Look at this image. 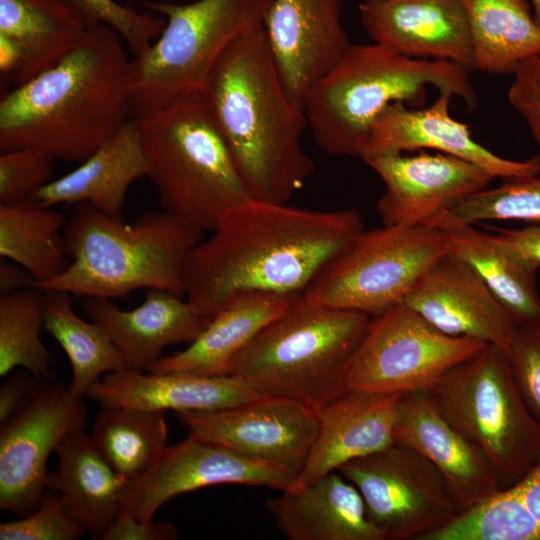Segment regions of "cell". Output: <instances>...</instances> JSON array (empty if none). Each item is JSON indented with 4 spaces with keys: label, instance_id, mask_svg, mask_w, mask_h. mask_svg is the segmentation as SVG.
<instances>
[{
    "label": "cell",
    "instance_id": "e0dca14e",
    "mask_svg": "<svg viewBox=\"0 0 540 540\" xmlns=\"http://www.w3.org/2000/svg\"><path fill=\"white\" fill-rule=\"evenodd\" d=\"M343 2L273 0L265 16L264 30L283 85L304 110L311 88L350 46Z\"/></svg>",
    "mask_w": 540,
    "mask_h": 540
},
{
    "label": "cell",
    "instance_id": "44dd1931",
    "mask_svg": "<svg viewBox=\"0 0 540 540\" xmlns=\"http://www.w3.org/2000/svg\"><path fill=\"white\" fill-rule=\"evenodd\" d=\"M452 96L440 92L430 106L422 108H412L403 102L388 105L374 121L360 158L433 149L475 163L494 178L505 180L540 174V154L528 160H510L477 143L470 126L450 115Z\"/></svg>",
    "mask_w": 540,
    "mask_h": 540
},
{
    "label": "cell",
    "instance_id": "7a4b0ae2",
    "mask_svg": "<svg viewBox=\"0 0 540 540\" xmlns=\"http://www.w3.org/2000/svg\"><path fill=\"white\" fill-rule=\"evenodd\" d=\"M130 61L115 30L94 26L56 64L1 95V152L86 160L130 119Z\"/></svg>",
    "mask_w": 540,
    "mask_h": 540
},
{
    "label": "cell",
    "instance_id": "3957f363",
    "mask_svg": "<svg viewBox=\"0 0 540 540\" xmlns=\"http://www.w3.org/2000/svg\"><path fill=\"white\" fill-rule=\"evenodd\" d=\"M250 198L289 203L314 172L305 110L289 97L263 27L225 49L201 91Z\"/></svg>",
    "mask_w": 540,
    "mask_h": 540
},
{
    "label": "cell",
    "instance_id": "1f68e13d",
    "mask_svg": "<svg viewBox=\"0 0 540 540\" xmlns=\"http://www.w3.org/2000/svg\"><path fill=\"white\" fill-rule=\"evenodd\" d=\"M66 218L31 200L0 204V256L25 268L33 287L62 274L70 259L65 251Z\"/></svg>",
    "mask_w": 540,
    "mask_h": 540
},
{
    "label": "cell",
    "instance_id": "7dc6e473",
    "mask_svg": "<svg viewBox=\"0 0 540 540\" xmlns=\"http://www.w3.org/2000/svg\"><path fill=\"white\" fill-rule=\"evenodd\" d=\"M513 488L540 523V459Z\"/></svg>",
    "mask_w": 540,
    "mask_h": 540
},
{
    "label": "cell",
    "instance_id": "74e56055",
    "mask_svg": "<svg viewBox=\"0 0 540 540\" xmlns=\"http://www.w3.org/2000/svg\"><path fill=\"white\" fill-rule=\"evenodd\" d=\"M86 533L63 497L50 489L45 490L34 512L0 524L1 540H76Z\"/></svg>",
    "mask_w": 540,
    "mask_h": 540
},
{
    "label": "cell",
    "instance_id": "7402d4cb",
    "mask_svg": "<svg viewBox=\"0 0 540 540\" xmlns=\"http://www.w3.org/2000/svg\"><path fill=\"white\" fill-rule=\"evenodd\" d=\"M81 307L107 332L126 369L137 371H147L165 347L191 343L212 318L185 297L160 289H146L144 301L130 310L95 297H82Z\"/></svg>",
    "mask_w": 540,
    "mask_h": 540
},
{
    "label": "cell",
    "instance_id": "7c38bea8",
    "mask_svg": "<svg viewBox=\"0 0 540 540\" xmlns=\"http://www.w3.org/2000/svg\"><path fill=\"white\" fill-rule=\"evenodd\" d=\"M337 471L358 489L368 518L385 540H422L458 514L437 468L397 442Z\"/></svg>",
    "mask_w": 540,
    "mask_h": 540
},
{
    "label": "cell",
    "instance_id": "8992f818",
    "mask_svg": "<svg viewBox=\"0 0 540 540\" xmlns=\"http://www.w3.org/2000/svg\"><path fill=\"white\" fill-rule=\"evenodd\" d=\"M370 316L314 303L298 295L234 358L228 375L265 396L313 408L349 391V362Z\"/></svg>",
    "mask_w": 540,
    "mask_h": 540
},
{
    "label": "cell",
    "instance_id": "681fc988",
    "mask_svg": "<svg viewBox=\"0 0 540 540\" xmlns=\"http://www.w3.org/2000/svg\"><path fill=\"white\" fill-rule=\"evenodd\" d=\"M535 332L540 336V327Z\"/></svg>",
    "mask_w": 540,
    "mask_h": 540
},
{
    "label": "cell",
    "instance_id": "83f0119b",
    "mask_svg": "<svg viewBox=\"0 0 540 540\" xmlns=\"http://www.w3.org/2000/svg\"><path fill=\"white\" fill-rule=\"evenodd\" d=\"M297 296L262 292L239 295L212 316L187 348L161 357L147 371L228 375L234 358Z\"/></svg>",
    "mask_w": 540,
    "mask_h": 540
},
{
    "label": "cell",
    "instance_id": "d590c367",
    "mask_svg": "<svg viewBox=\"0 0 540 540\" xmlns=\"http://www.w3.org/2000/svg\"><path fill=\"white\" fill-rule=\"evenodd\" d=\"M422 540H540V523L511 487L457 514Z\"/></svg>",
    "mask_w": 540,
    "mask_h": 540
},
{
    "label": "cell",
    "instance_id": "9c48e42d",
    "mask_svg": "<svg viewBox=\"0 0 540 540\" xmlns=\"http://www.w3.org/2000/svg\"><path fill=\"white\" fill-rule=\"evenodd\" d=\"M428 391L447 421L487 456L501 489L516 485L539 461L540 424L501 347L487 344Z\"/></svg>",
    "mask_w": 540,
    "mask_h": 540
},
{
    "label": "cell",
    "instance_id": "2e32d148",
    "mask_svg": "<svg viewBox=\"0 0 540 540\" xmlns=\"http://www.w3.org/2000/svg\"><path fill=\"white\" fill-rule=\"evenodd\" d=\"M362 160L386 190L377 204L385 226L421 225L483 189L494 177L481 166L445 153H380Z\"/></svg>",
    "mask_w": 540,
    "mask_h": 540
},
{
    "label": "cell",
    "instance_id": "f6af8a7d",
    "mask_svg": "<svg viewBox=\"0 0 540 540\" xmlns=\"http://www.w3.org/2000/svg\"><path fill=\"white\" fill-rule=\"evenodd\" d=\"M498 235L540 266V224H530L520 229L499 230Z\"/></svg>",
    "mask_w": 540,
    "mask_h": 540
},
{
    "label": "cell",
    "instance_id": "277c9868",
    "mask_svg": "<svg viewBox=\"0 0 540 540\" xmlns=\"http://www.w3.org/2000/svg\"><path fill=\"white\" fill-rule=\"evenodd\" d=\"M203 237V231L164 210L128 223L88 203L77 204L63 229L68 268L35 288L104 299L142 288L185 297L186 260Z\"/></svg>",
    "mask_w": 540,
    "mask_h": 540
},
{
    "label": "cell",
    "instance_id": "f35d334b",
    "mask_svg": "<svg viewBox=\"0 0 540 540\" xmlns=\"http://www.w3.org/2000/svg\"><path fill=\"white\" fill-rule=\"evenodd\" d=\"M96 24L115 30L134 57L146 50L163 31L166 20L152 12H138L114 0H75Z\"/></svg>",
    "mask_w": 540,
    "mask_h": 540
},
{
    "label": "cell",
    "instance_id": "603a6c76",
    "mask_svg": "<svg viewBox=\"0 0 540 540\" xmlns=\"http://www.w3.org/2000/svg\"><path fill=\"white\" fill-rule=\"evenodd\" d=\"M401 396L348 391L316 408L317 437L303 470L289 489L303 488L344 463L393 443Z\"/></svg>",
    "mask_w": 540,
    "mask_h": 540
},
{
    "label": "cell",
    "instance_id": "c3c4849f",
    "mask_svg": "<svg viewBox=\"0 0 540 540\" xmlns=\"http://www.w3.org/2000/svg\"><path fill=\"white\" fill-rule=\"evenodd\" d=\"M534 10V19L537 25L540 27V0H530Z\"/></svg>",
    "mask_w": 540,
    "mask_h": 540
},
{
    "label": "cell",
    "instance_id": "5b68a950",
    "mask_svg": "<svg viewBox=\"0 0 540 540\" xmlns=\"http://www.w3.org/2000/svg\"><path fill=\"white\" fill-rule=\"evenodd\" d=\"M427 86L461 98L469 110L476 107L469 71L460 65L406 57L375 42L350 44L309 91L308 127L322 151L361 157L379 114L395 102L424 107Z\"/></svg>",
    "mask_w": 540,
    "mask_h": 540
},
{
    "label": "cell",
    "instance_id": "bcb514c9",
    "mask_svg": "<svg viewBox=\"0 0 540 540\" xmlns=\"http://www.w3.org/2000/svg\"><path fill=\"white\" fill-rule=\"evenodd\" d=\"M34 277L17 263L1 258L0 261V293L6 295L29 287H33Z\"/></svg>",
    "mask_w": 540,
    "mask_h": 540
},
{
    "label": "cell",
    "instance_id": "ac0fdd59",
    "mask_svg": "<svg viewBox=\"0 0 540 540\" xmlns=\"http://www.w3.org/2000/svg\"><path fill=\"white\" fill-rule=\"evenodd\" d=\"M403 304L452 337H466L506 352L519 325L476 271L448 253L421 277Z\"/></svg>",
    "mask_w": 540,
    "mask_h": 540
},
{
    "label": "cell",
    "instance_id": "9a60e30c",
    "mask_svg": "<svg viewBox=\"0 0 540 540\" xmlns=\"http://www.w3.org/2000/svg\"><path fill=\"white\" fill-rule=\"evenodd\" d=\"M295 479L283 469L189 434L182 442L167 446L145 474L128 482L122 507L136 519L148 522L163 504L193 490L240 484L283 491Z\"/></svg>",
    "mask_w": 540,
    "mask_h": 540
},
{
    "label": "cell",
    "instance_id": "60d3db41",
    "mask_svg": "<svg viewBox=\"0 0 540 540\" xmlns=\"http://www.w3.org/2000/svg\"><path fill=\"white\" fill-rule=\"evenodd\" d=\"M507 354L518 391L540 424V336L534 330L519 328Z\"/></svg>",
    "mask_w": 540,
    "mask_h": 540
},
{
    "label": "cell",
    "instance_id": "d6a6232c",
    "mask_svg": "<svg viewBox=\"0 0 540 540\" xmlns=\"http://www.w3.org/2000/svg\"><path fill=\"white\" fill-rule=\"evenodd\" d=\"M44 329L59 343L71 369L70 390L84 397L101 375L126 369L111 338L99 324L85 321L73 310L71 294L61 290H41Z\"/></svg>",
    "mask_w": 540,
    "mask_h": 540
},
{
    "label": "cell",
    "instance_id": "4fadbf2b",
    "mask_svg": "<svg viewBox=\"0 0 540 540\" xmlns=\"http://www.w3.org/2000/svg\"><path fill=\"white\" fill-rule=\"evenodd\" d=\"M84 397L44 381L32 401L1 423L0 509L18 517L34 512L46 490L48 457L71 430L84 428Z\"/></svg>",
    "mask_w": 540,
    "mask_h": 540
},
{
    "label": "cell",
    "instance_id": "52a82bcc",
    "mask_svg": "<svg viewBox=\"0 0 540 540\" xmlns=\"http://www.w3.org/2000/svg\"><path fill=\"white\" fill-rule=\"evenodd\" d=\"M133 120L162 210L211 232L230 210L250 199L202 92Z\"/></svg>",
    "mask_w": 540,
    "mask_h": 540
},
{
    "label": "cell",
    "instance_id": "4316f807",
    "mask_svg": "<svg viewBox=\"0 0 540 540\" xmlns=\"http://www.w3.org/2000/svg\"><path fill=\"white\" fill-rule=\"evenodd\" d=\"M148 171L138 125L130 118L74 170L51 180L28 200L45 207L88 203L106 214L120 215L130 185L147 177Z\"/></svg>",
    "mask_w": 540,
    "mask_h": 540
},
{
    "label": "cell",
    "instance_id": "ab89813d",
    "mask_svg": "<svg viewBox=\"0 0 540 540\" xmlns=\"http://www.w3.org/2000/svg\"><path fill=\"white\" fill-rule=\"evenodd\" d=\"M54 161L49 155L30 148L4 151L0 155V204L28 200L50 182Z\"/></svg>",
    "mask_w": 540,
    "mask_h": 540
},
{
    "label": "cell",
    "instance_id": "ee69618b",
    "mask_svg": "<svg viewBox=\"0 0 540 540\" xmlns=\"http://www.w3.org/2000/svg\"><path fill=\"white\" fill-rule=\"evenodd\" d=\"M43 382L27 370L7 377L0 388V423L27 406Z\"/></svg>",
    "mask_w": 540,
    "mask_h": 540
},
{
    "label": "cell",
    "instance_id": "cb8c5ba5",
    "mask_svg": "<svg viewBox=\"0 0 540 540\" xmlns=\"http://www.w3.org/2000/svg\"><path fill=\"white\" fill-rule=\"evenodd\" d=\"M147 372L124 369L106 373L84 397L101 407L188 412L220 410L265 396L232 375Z\"/></svg>",
    "mask_w": 540,
    "mask_h": 540
},
{
    "label": "cell",
    "instance_id": "5bb4252c",
    "mask_svg": "<svg viewBox=\"0 0 540 540\" xmlns=\"http://www.w3.org/2000/svg\"><path fill=\"white\" fill-rule=\"evenodd\" d=\"M176 417L189 434L296 477L319 428L315 408L276 396H260L215 411L176 412Z\"/></svg>",
    "mask_w": 540,
    "mask_h": 540
},
{
    "label": "cell",
    "instance_id": "4dcf8cb0",
    "mask_svg": "<svg viewBox=\"0 0 540 540\" xmlns=\"http://www.w3.org/2000/svg\"><path fill=\"white\" fill-rule=\"evenodd\" d=\"M475 54V70L513 74L540 55V27L526 0H463Z\"/></svg>",
    "mask_w": 540,
    "mask_h": 540
},
{
    "label": "cell",
    "instance_id": "d4e9b609",
    "mask_svg": "<svg viewBox=\"0 0 540 540\" xmlns=\"http://www.w3.org/2000/svg\"><path fill=\"white\" fill-rule=\"evenodd\" d=\"M425 223L441 231L449 253L476 271L520 328L536 331L540 327L539 265L498 234L480 231L449 211H443Z\"/></svg>",
    "mask_w": 540,
    "mask_h": 540
},
{
    "label": "cell",
    "instance_id": "6da1fadb",
    "mask_svg": "<svg viewBox=\"0 0 540 540\" xmlns=\"http://www.w3.org/2000/svg\"><path fill=\"white\" fill-rule=\"evenodd\" d=\"M362 230L352 209L312 210L250 198L189 253L185 298L212 317L242 294H302Z\"/></svg>",
    "mask_w": 540,
    "mask_h": 540
},
{
    "label": "cell",
    "instance_id": "836d02e7",
    "mask_svg": "<svg viewBox=\"0 0 540 540\" xmlns=\"http://www.w3.org/2000/svg\"><path fill=\"white\" fill-rule=\"evenodd\" d=\"M91 437L111 468L132 482L145 474L167 448L165 412L101 407Z\"/></svg>",
    "mask_w": 540,
    "mask_h": 540
},
{
    "label": "cell",
    "instance_id": "ffe728a7",
    "mask_svg": "<svg viewBox=\"0 0 540 540\" xmlns=\"http://www.w3.org/2000/svg\"><path fill=\"white\" fill-rule=\"evenodd\" d=\"M359 15L375 43L406 57L445 60L475 70L463 0H364Z\"/></svg>",
    "mask_w": 540,
    "mask_h": 540
},
{
    "label": "cell",
    "instance_id": "8d00e7d4",
    "mask_svg": "<svg viewBox=\"0 0 540 540\" xmlns=\"http://www.w3.org/2000/svg\"><path fill=\"white\" fill-rule=\"evenodd\" d=\"M449 212L471 224L491 220L540 224V178L505 179L495 188L468 196Z\"/></svg>",
    "mask_w": 540,
    "mask_h": 540
},
{
    "label": "cell",
    "instance_id": "8fae6325",
    "mask_svg": "<svg viewBox=\"0 0 540 540\" xmlns=\"http://www.w3.org/2000/svg\"><path fill=\"white\" fill-rule=\"evenodd\" d=\"M487 343L441 332L403 303L371 319L348 366L349 391L428 390Z\"/></svg>",
    "mask_w": 540,
    "mask_h": 540
},
{
    "label": "cell",
    "instance_id": "7bdbcfd3",
    "mask_svg": "<svg viewBox=\"0 0 540 540\" xmlns=\"http://www.w3.org/2000/svg\"><path fill=\"white\" fill-rule=\"evenodd\" d=\"M175 526L168 521H140L121 507L103 540H174Z\"/></svg>",
    "mask_w": 540,
    "mask_h": 540
},
{
    "label": "cell",
    "instance_id": "30bf717a",
    "mask_svg": "<svg viewBox=\"0 0 540 540\" xmlns=\"http://www.w3.org/2000/svg\"><path fill=\"white\" fill-rule=\"evenodd\" d=\"M448 253L441 231L427 223L363 229L302 294L322 306L375 317L403 303L428 269Z\"/></svg>",
    "mask_w": 540,
    "mask_h": 540
},
{
    "label": "cell",
    "instance_id": "ba28073f",
    "mask_svg": "<svg viewBox=\"0 0 540 540\" xmlns=\"http://www.w3.org/2000/svg\"><path fill=\"white\" fill-rule=\"evenodd\" d=\"M273 0L147 1L166 17L158 38L130 61V118L137 119L184 95L201 92L218 59L240 34L264 26Z\"/></svg>",
    "mask_w": 540,
    "mask_h": 540
},
{
    "label": "cell",
    "instance_id": "f1b7e54d",
    "mask_svg": "<svg viewBox=\"0 0 540 540\" xmlns=\"http://www.w3.org/2000/svg\"><path fill=\"white\" fill-rule=\"evenodd\" d=\"M58 469L46 489L59 493L93 539L103 540L122 507L128 482L102 457L84 428L69 431L55 448Z\"/></svg>",
    "mask_w": 540,
    "mask_h": 540
},
{
    "label": "cell",
    "instance_id": "d6986e66",
    "mask_svg": "<svg viewBox=\"0 0 540 540\" xmlns=\"http://www.w3.org/2000/svg\"><path fill=\"white\" fill-rule=\"evenodd\" d=\"M394 442L437 468L458 514L502 490L487 456L447 421L428 390L402 394Z\"/></svg>",
    "mask_w": 540,
    "mask_h": 540
},
{
    "label": "cell",
    "instance_id": "e575fe53",
    "mask_svg": "<svg viewBox=\"0 0 540 540\" xmlns=\"http://www.w3.org/2000/svg\"><path fill=\"white\" fill-rule=\"evenodd\" d=\"M44 328L42 291L29 287L0 298V376L23 368L37 378H54L51 355L40 338Z\"/></svg>",
    "mask_w": 540,
    "mask_h": 540
},
{
    "label": "cell",
    "instance_id": "b9f144b4",
    "mask_svg": "<svg viewBox=\"0 0 540 540\" xmlns=\"http://www.w3.org/2000/svg\"><path fill=\"white\" fill-rule=\"evenodd\" d=\"M513 75L509 103L526 121L540 154V55L522 61Z\"/></svg>",
    "mask_w": 540,
    "mask_h": 540
},
{
    "label": "cell",
    "instance_id": "484cf974",
    "mask_svg": "<svg viewBox=\"0 0 540 540\" xmlns=\"http://www.w3.org/2000/svg\"><path fill=\"white\" fill-rule=\"evenodd\" d=\"M289 540H385L367 516L358 489L337 470L265 503Z\"/></svg>",
    "mask_w": 540,
    "mask_h": 540
},
{
    "label": "cell",
    "instance_id": "f546056e",
    "mask_svg": "<svg viewBox=\"0 0 540 540\" xmlns=\"http://www.w3.org/2000/svg\"><path fill=\"white\" fill-rule=\"evenodd\" d=\"M96 25L75 0H0V37L21 60L16 87L56 64Z\"/></svg>",
    "mask_w": 540,
    "mask_h": 540
}]
</instances>
